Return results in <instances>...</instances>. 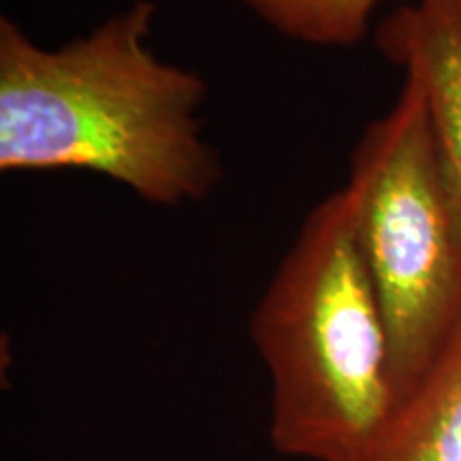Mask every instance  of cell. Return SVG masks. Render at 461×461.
Masks as SVG:
<instances>
[{
    "mask_svg": "<svg viewBox=\"0 0 461 461\" xmlns=\"http://www.w3.org/2000/svg\"><path fill=\"white\" fill-rule=\"evenodd\" d=\"M154 17L135 0L58 48L0 17V171L99 173L160 207L210 197L222 165L205 82L154 51Z\"/></svg>",
    "mask_w": 461,
    "mask_h": 461,
    "instance_id": "obj_1",
    "label": "cell"
},
{
    "mask_svg": "<svg viewBox=\"0 0 461 461\" xmlns=\"http://www.w3.org/2000/svg\"><path fill=\"white\" fill-rule=\"evenodd\" d=\"M250 336L272 378V440L310 461H363L397 408L389 338L348 188L305 216Z\"/></svg>",
    "mask_w": 461,
    "mask_h": 461,
    "instance_id": "obj_2",
    "label": "cell"
},
{
    "mask_svg": "<svg viewBox=\"0 0 461 461\" xmlns=\"http://www.w3.org/2000/svg\"><path fill=\"white\" fill-rule=\"evenodd\" d=\"M357 238L389 338L400 403L461 325V244L431 143L423 96L403 79L350 157Z\"/></svg>",
    "mask_w": 461,
    "mask_h": 461,
    "instance_id": "obj_3",
    "label": "cell"
},
{
    "mask_svg": "<svg viewBox=\"0 0 461 461\" xmlns=\"http://www.w3.org/2000/svg\"><path fill=\"white\" fill-rule=\"evenodd\" d=\"M376 48L423 96L461 244V0H411L376 28Z\"/></svg>",
    "mask_w": 461,
    "mask_h": 461,
    "instance_id": "obj_4",
    "label": "cell"
},
{
    "mask_svg": "<svg viewBox=\"0 0 461 461\" xmlns=\"http://www.w3.org/2000/svg\"><path fill=\"white\" fill-rule=\"evenodd\" d=\"M363 461H461V325Z\"/></svg>",
    "mask_w": 461,
    "mask_h": 461,
    "instance_id": "obj_5",
    "label": "cell"
},
{
    "mask_svg": "<svg viewBox=\"0 0 461 461\" xmlns=\"http://www.w3.org/2000/svg\"><path fill=\"white\" fill-rule=\"evenodd\" d=\"M263 24L310 48H353L383 0H238Z\"/></svg>",
    "mask_w": 461,
    "mask_h": 461,
    "instance_id": "obj_6",
    "label": "cell"
}]
</instances>
